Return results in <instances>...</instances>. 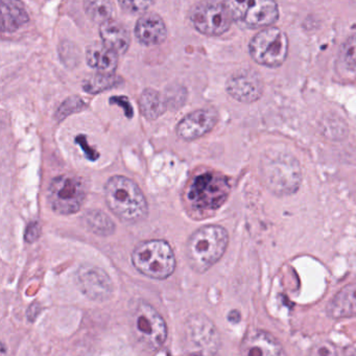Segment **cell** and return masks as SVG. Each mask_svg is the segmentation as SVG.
<instances>
[{
    "label": "cell",
    "instance_id": "52a82bcc",
    "mask_svg": "<svg viewBox=\"0 0 356 356\" xmlns=\"http://www.w3.org/2000/svg\"><path fill=\"white\" fill-rule=\"evenodd\" d=\"M85 181L74 175H60L51 180L47 191V201L56 213L70 216L80 211L86 201Z\"/></svg>",
    "mask_w": 356,
    "mask_h": 356
},
{
    "label": "cell",
    "instance_id": "8992f818",
    "mask_svg": "<svg viewBox=\"0 0 356 356\" xmlns=\"http://www.w3.org/2000/svg\"><path fill=\"white\" fill-rule=\"evenodd\" d=\"M130 327L135 343L145 351H157L168 339L165 320L147 302H140L132 310Z\"/></svg>",
    "mask_w": 356,
    "mask_h": 356
},
{
    "label": "cell",
    "instance_id": "f1b7e54d",
    "mask_svg": "<svg viewBox=\"0 0 356 356\" xmlns=\"http://www.w3.org/2000/svg\"><path fill=\"white\" fill-rule=\"evenodd\" d=\"M186 89L183 87H175V88L170 89L168 93L164 95L168 108L177 109V108L181 107L186 101Z\"/></svg>",
    "mask_w": 356,
    "mask_h": 356
},
{
    "label": "cell",
    "instance_id": "6da1fadb",
    "mask_svg": "<svg viewBox=\"0 0 356 356\" xmlns=\"http://www.w3.org/2000/svg\"><path fill=\"white\" fill-rule=\"evenodd\" d=\"M229 245L228 231L220 225H206L189 236L185 255L191 270L207 272L224 256Z\"/></svg>",
    "mask_w": 356,
    "mask_h": 356
},
{
    "label": "cell",
    "instance_id": "7c38bea8",
    "mask_svg": "<svg viewBox=\"0 0 356 356\" xmlns=\"http://www.w3.org/2000/svg\"><path fill=\"white\" fill-rule=\"evenodd\" d=\"M227 92L241 103L257 102L264 93V82L255 70H243L233 74L227 81Z\"/></svg>",
    "mask_w": 356,
    "mask_h": 356
},
{
    "label": "cell",
    "instance_id": "2e32d148",
    "mask_svg": "<svg viewBox=\"0 0 356 356\" xmlns=\"http://www.w3.org/2000/svg\"><path fill=\"white\" fill-rule=\"evenodd\" d=\"M278 18V5L275 0H253L243 22L252 29L268 28Z\"/></svg>",
    "mask_w": 356,
    "mask_h": 356
},
{
    "label": "cell",
    "instance_id": "5b68a950",
    "mask_svg": "<svg viewBox=\"0 0 356 356\" xmlns=\"http://www.w3.org/2000/svg\"><path fill=\"white\" fill-rule=\"evenodd\" d=\"M134 268L145 276L164 280L174 274L177 261L172 245L163 239L141 241L132 252Z\"/></svg>",
    "mask_w": 356,
    "mask_h": 356
},
{
    "label": "cell",
    "instance_id": "7402d4cb",
    "mask_svg": "<svg viewBox=\"0 0 356 356\" xmlns=\"http://www.w3.org/2000/svg\"><path fill=\"white\" fill-rule=\"evenodd\" d=\"M83 220L89 230L99 236H109L115 232L113 220L101 210H89L83 216Z\"/></svg>",
    "mask_w": 356,
    "mask_h": 356
},
{
    "label": "cell",
    "instance_id": "7a4b0ae2",
    "mask_svg": "<svg viewBox=\"0 0 356 356\" xmlns=\"http://www.w3.org/2000/svg\"><path fill=\"white\" fill-rule=\"evenodd\" d=\"M105 200L112 213L122 222H138L149 216V204L145 193L128 177H111L106 182Z\"/></svg>",
    "mask_w": 356,
    "mask_h": 356
},
{
    "label": "cell",
    "instance_id": "f546056e",
    "mask_svg": "<svg viewBox=\"0 0 356 356\" xmlns=\"http://www.w3.org/2000/svg\"><path fill=\"white\" fill-rule=\"evenodd\" d=\"M76 143L82 147L83 152H84L85 155H86V157L88 158L90 161H95V160L99 159V154L88 145L86 136H84V135H79L76 138Z\"/></svg>",
    "mask_w": 356,
    "mask_h": 356
},
{
    "label": "cell",
    "instance_id": "603a6c76",
    "mask_svg": "<svg viewBox=\"0 0 356 356\" xmlns=\"http://www.w3.org/2000/svg\"><path fill=\"white\" fill-rule=\"evenodd\" d=\"M84 10L89 19L99 26L111 20L114 12L111 0H84Z\"/></svg>",
    "mask_w": 356,
    "mask_h": 356
},
{
    "label": "cell",
    "instance_id": "e0dca14e",
    "mask_svg": "<svg viewBox=\"0 0 356 356\" xmlns=\"http://www.w3.org/2000/svg\"><path fill=\"white\" fill-rule=\"evenodd\" d=\"M99 35L104 44L118 55H124L130 47L131 36L128 29L116 20L111 19L101 24Z\"/></svg>",
    "mask_w": 356,
    "mask_h": 356
},
{
    "label": "cell",
    "instance_id": "3957f363",
    "mask_svg": "<svg viewBox=\"0 0 356 356\" xmlns=\"http://www.w3.org/2000/svg\"><path fill=\"white\" fill-rule=\"evenodd\" d=\"M262 182L279 197L291 195L299 189L302 172L299 162L291 155L270 152L260 160Z\"/></svg>",
    "mask_w": 356,
    "mask_h": 356
},
{
    "label": "cell",
    "instance_id": "9c48e42d",
    "mask_svg": "<svg viewBox=\"0 0 356 356\" xmlns=\"http://www.w3.org/2000/svg\"><path fill=\"white\" fill-rule=\"evenodd\" d=\"M193 28L206 36H220L230 29L233 19L222 0H203L191 12Z\"/></svg>",
    "mask_w": 356,
    "mask_h": 356
},
{
    "label": "cell",
    "instance_id": "d6a6232c",
    "mask_svg": "<svg viewBox=\"0 0 356 356\" xmlns=\"http://www.w3.org/2000/svg\"><path fill=\"white\" fill-rule=\"evenodd\" d=\"M312 353L316 354V355H334V354H337V350L332 343H322L316 346L312 349Z\"/></svg>",
    "mask_w": 356,
    "mask_h": 356
},
{
    "label": "cell",
    "instance_id": "30bf717a",
    "mask_svg": "<svg viewBox=\"0 0 356 356\" xmlns=\"http://www.w3.org/2000/svg\"><path fill=\"white\" fill-rule=\"evenodd\" d=\"M184 339L186 349L193 354H216L220 337L213 323L203 314L191 316L185 323Z\"/></svg>",
    "mask_w": 356,
    "mask_h": 356
},
{
    "label": "cell",
    "instance_id": "836d02e7",
    "mask_svg": "<svg viewBox=\"0 0 356 356\" xmlns=\"http://www.w3.org/2000/svg\"><path fill=\"white\" fill-rule=\"evenodd\" d=\"M229 320L233 323L239 322V320H241V314H239L238 312H232L230 316H229Z\"/></svg>",
    "mask_w": 356,
    "mask_h": 356
},
{
    "label": "cell",
    "instance_id": "ba28073f",
    "mask_svg": "<svg viewBox=\"0 0 356 356\" xmlns=\"http://www.w3.org/2000/svg\"><path fill=\"white\" fill-rule=\"evenodd\" d=\"M252 59L266 67H279L289 55V39L282 30L274 26L264 28L249 44Z\"/></svg>",
    "mask_w": 356,
    "mask_h": 356
},
{
    "label": "cell",
    "instance_id": "83f0119b",
    "mask_svg": "<svg viewBox=\"0 0 356 356\" xmlns=\"http://www.w3.org/2000/svg\"><path fill=\"white\" fill-rule=\"evenodd\" d=\"M124 11L131 14L145 13L155 3V0H118Z\"/></svg>",
    "mask_w": 356,
    "mask_h": 356
},
{
    "label": "cell",
    "instance_id": "d4e9b609",
    "mask_svg": "<svg viewBox=\"0 0 356 356\" xmlns=\"http://www.w3.org/2000/svg\"><path fill=\"white\" fill-rule=\"evenodd\" d=\"M341 63L349 70L356 72V35L350 37L341 49L339 55Z\"/></svg>",
    "mask_w": 356,
    "mask_h": 356
},
{
    "label": "cell",
    "instance_id": "484cf974",
    "mask_svg": "<svg viewBox=\"0 0 356 356\" xmlns=\"http://www.w3.org/2000/svg\"><path fill=\"white\" fill-rule=\"evenodd\" d=\"M224 3L233 22H243L253 0H225Z\"/></svg>",
    "mask_w": 356,
    "mask_h": 356
},
{
    "label": "cell",
    "instance_id": "277c9868",
    "mask_svg": "<svg viewBox=\"0 0 356 356\" xmlns=\"http://www.w3.org/2000/svg\"><path fill=\"white\" fill-rule=\"evenodd\" d=\"M231 186L227 177L214 172L197 175L187 186V205L197 213L216 211L227 201Z\"/></svg>",
    "mask_w": 356,
    "mask_h": 356
},
{
    "label": "cell",
    "instance_id": "4dcf8cb0",
    "mask_svg": "<svg viewBox=\"0 0 356 356\" xmlns=\"http://www.w3.org/2000/svg\"><path fill=\"white\" fill-rule=\"evenodd\" d=\"M41 235V227L37 222H31L26 228L24 238L28 243H34Z\"/></svg>",
    "mask_w": 356,
    "mask_h": 356
},
{
    "label": "cell",
    "instance_id": "44dd1931",
    "mask_svg": "<svg viewBox=\"0 0 356 356\" xmlns=\"http://www.w3.org/2000/svg\"><path fill=\"white\" fill-rule=\"evenodd\" d=\"M139 107L143 115L149 120H157L168 109L163 95L154 89H145L141 93Z\"/></svg>",
    "mask_w": 356,
    "mask_h": 356
},
{
    "label": "cell",
    "instance_id": "cb8c5ba5",
    "mask_svg": "<svg viewBox=\"0 0 356 356\" xmlns=\"http://www.w3.org/2000/svg\"><path fill=\"white\" fill-rule=\"evenodd\" d=\"M118 81H120V78L116 76L115 74H107L97 72L85 81L83 88L90 95H97V93L103 92L108 89L113 88L118 85Z\"/></svg>",
    "mask_w": 356,
    "mask_h": 356
},
{
    "label": "cell",
    "instance_id": "d6986e66",
    "mask_svg": "<svg viewBox=\"0 0 356 356\" xmlns=\"http://www.w3.org/2000/svg\"><path fill=\"white\" fill-rule=\"evenodd\" d=\"M30 16L20 0H1V31L14 33L26 26Z\"/></svg>",
    "mask_w": 356,
    "mask_h": 356
},
{
    "label": "cell",
    "instance_id": "4316f807",
    "mask_svg": "<svg viewBox=\"0 0 356 356\" xmlns=\"http://www.w3.org/2000/svg\"><path fill=\"white\" fill-rule=\"evenodd\" d=\"M85 103L82 99L79 97H72L70 99H66L61 107L58 109L56 118L58 120H64L67 116L72 115V114L76 113V112L82 111L85 108Z\"/></svg>",
    "mask_w": 356,
    "mask_h": 356
},
{
    "label": "cell",
    "instance_id": "ffe728a7",
    "mask_svg": "<svg viewBox=\"0 0 356 356\" xmlns=\"http://www.w3.org/2000/svg\"><path fill=\"white\" fill-rule=\"evenodd\" d=\"M87 63L102 74H114L118 65V54L105 44L91 45L86 53Z\"/></svg>",
    "mask_w": 356,
    "mask_h": 356
},
{
    "label": "cell",
    "instance_id": "9a60e30c",
    "mask_svg": "<svg viewBox=\"0 0 356 356\" xmlns=\"http://www.w3.org/2000/svg\"><path fill=\"white\" fill-rule=\"evenodd\" d=\"M137 40L147 47L162 44L168 38V29L163 19L155 13H145L139 18L135 28Z\"/></svg>",
    "mask_w": 356,
    "mask_h": 356
},
{
    "label": "cell",
    "instance_id": "1f68e13d",
    "mask_svg": "<svg viewBox=\"0 0 356 356\" xmlns=\"http://www.w3.org/2000/svg\"><path fill=\"white\" fill-rule=\"evenodd\" d=\"M110 103L115 104V105L120 106L124 109V114L127 118H133V108L131 106L130 102H129L128 97H113L110 99Z\"/></svg>",
    "mask_w": 356,
    "mask_h": 356
},
{
    "label": "cell",
    "instance_id": "5bb4252c",
    "mask_svg": "<svg viewBox=\"0 0 356 356\" xmlns=\"http://www.w3.org/2000/svg\"><path fill=\"white\" fill-rule=\"evenodd\" d=\"M241 353L250 356L284 355L282 345L266 330L250 331L241 345Z\"/></svg>",
    "mask_w": 356,
    "mask_h": 356
},
{
    "label": "cell",
    "instance_id": "ac0fdd59",
    "mask_svg": "<svg viewBox=\"0 0 356 356\" xmlns=\"http://www.w3.org/2000/svg\"><path fill=\"white\" fill-rule=\"evenodd\" d=\"M327 314L331 318H351L356 316V283L347 285L329 302Z\"/></svg>",
    "mask_w": 356,
    "mask_h": 356
},
{
    "label": "cell",
    "instance_id": "4fadbf2b",
    "mask_svg": "<svg viewBox=\"0 0 356 356\" xmlns=\"http://www.w3.org/2000/svg\"><path fill=\"white\" fill-rule=\"evenodd\" d=\"M218 120L216 110L210 108L197 110L180 120L176 128L177 135L185 141L197 140L208 134L218 124Z\"/></svg>",
    "mask_w": 356,
    "mask_h": 356
},
{
    "label": "cell",
    "instance_id": "8fae6325",
    "mask_svg": "<svg viewBox=\"0 0 356 356\" xmlns=\"http://www.w3.org/2000/svg\"><path fill=\"white\" fill-rule=\"evenodd\" d=\"M76 280L80 291L93 301H107L113 295L114 284L111 277L99 266L83 264L76 270Z\"/></svg>",
    "mask_w": 356,
    "mask_h": 356
}]
</instances>
